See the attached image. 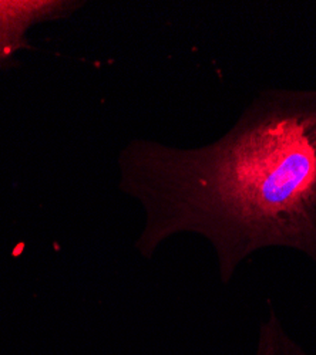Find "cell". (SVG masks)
I'll return each mask as SVG.
<instances>
[{
    "label": "cell",
    "mask_w": 316,
    "mask_h": 355,
    "mask_svg": "<svg viewBox=\"0 0 316 355\" xmlns=\"http://www.w3.org/2000/svg\"><path fill=\"white\" fill-rule=\"evenodd\" d=\"M120 188L146 225L135 248L151 257L177 233L206 238L228 284L265 249L316 263V88H268L217 141L194 150L134 139L119 157Z\"/></svg>",
    "instance_id": "cell-1"
},
{
    "label": "cell",
    "mask_w": 316,
    "mask_h": 355,
    "mask_svg": "<svg viewBox=\"0 0 316 355\" xmlns=\"http://www.w3.org/2000/svg\"><path fill=\"white\" fill-rule=\"evenodd\" d=\"M84 2L74 0H12L0 2V69L13 66V54L32 49L26 39L28 28L38 23L69 17Z\"/></svg>",
    "instance_id": "cell-2"
},
{
    "label": "cell",
    "mask_w": 316,
    "mask_h": 355,
    "mask_svg": "<svg viewBox=\"0 0 316 355\" xmlns=\"http://www.w3.org/2000/svg\"><path fill=\"white\" fill-rule=\"evenodd\" d=\"M252 355H313L283 325L272 306L260 324Z\"/></svg>",
    "instance_id": "cell-3"
}]
</instances>
